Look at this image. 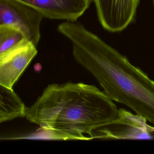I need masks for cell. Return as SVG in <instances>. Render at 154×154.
I'll list each match as a JSON object with an SVG mask.
<instances>
[{"label":"cell","mask_w":154,"mask_h":154,"mask_svg":"<svg viewBox=\"0 0 154 154\" xmlns=\"http://www.w3.org/2000/svg\"><path fill=\"white\" fill-rule=\"evenodd\" d=\"M58 31L71 42L75 61L93 75L112 101L154 125V81L82 23L65 21Z\"/></svg>","instance_id":"cell-1"},{"label":"cell","mask_w":154,"mask_h":154,"mask_svg":"<svg viewBox=\"0 0 154 154\" xmlns=\"http://www.w3.org/2000/svg\"><path fill=\"white\" fill-rule=\"evenodd\" d=\"M118 112L113 101L94 85L66 82L48 85L28 108L26 118L42 130L60 133L65 140H90Z\"/></svg>","instance_id":"cell-2"},{"label":"cell","mask_w":154,"mask_h":154,"mask_svg":"<svg viewBox=\"0 0 154 154\" xmlns=\"http://www.w3.org/2000/svg\"><path fill=\"white\" fill-rule=\"evenodd\" d=\"M140 115L119 109L117 117L96 130L93 138L112 140H149L153 138L154 126Z\"/></svg>","instance_id":"cell-3"},{"label":"cell","mask_w":154,"mask_h":154,"mask_svg":"<svg viewBox=\"0 0 154 154\" xmlns=\"http://www.w3.org/2000/svg\"><path fill=\"white\" fill-rule=\"evenodd\" d=\"M43 18L38 11L17 0H0V25L16 28L36 46L41 38Z\"/></svg>","instance_id":"cell-4"},{"label":"cell","mask_w":154,"mask_h":154,"mask_svg":"<svg viewBox=\"0 0 154 154\" xmlns=\"http://www.w3.org/2000/svg\"><path fill=\"white\" fill-rule=\"evenodd\" d=\"M37 54L36 46L25 38L0 54V85L12 89Z\"/></svg>","instance_id":"cell-5"},{"label":"cell","mask_w":154,"mask_h":154,"mask_svg":"<svg viewBox=\"0 0 154 154\" xmlns=\"http://www.w3.org/2000/svg\"><path fill=\"white\" fill-rule=\"evenodd\" d=\"M100 24L112 33L121 32L134 20L140 0H93Z\"/></svg>","instance_id":"cell-6"},{"label":"cell","mask_w":154,"mask_h":154,"mask_svg":"<svg viewBox=\"0 0 154 154\" xmlns=\"http://www.w3.org/2000/svg\"><path fill=\"white\" fill-rule=\"evenodd\" d=\"M50 20L77 21L90 8L93 0H17Z\"/></svg>","instance_id":"cell-7"},{"label":"cell","mask_w":154,"mask_h":154,"mask_svg":"<svg viewBox=\"0 0 154 154\" xmlns=\"http://www.w3.org/2000/svg\"><path fill=\"white\" fill-rule=\"evenodd\" d=\"M28 108L13 88L0 85V123L26 117Z\"/></svg>","instance_id":"cell-8"},{"label":"cell","mask_w":154,"mask_h":154,"mask_svg":"<svg viewBox=\"0 0 154 154\" xmlns=\"http://www.w3.org/2000/svg\"><path fill=\"white\" fill-rule=\"evenodd\" d=\"M24 38L23 34L16 28L0 25V54L13 47Z\"/></svg>","instance_id":"cell-9"},{"label":"cell","mask_w":154,"mask_h":154,"mask_svg":"<svg viewBox=\"0 0 154 154\" xmlns=\"http://www.w3.org/2000/svg\"><path fill=\"white\" fill-rule=\"evenodd\" d=\"M153 5H154V0H153Z\"/></svg>","instance_id":"cell-10"}]
</instances>
